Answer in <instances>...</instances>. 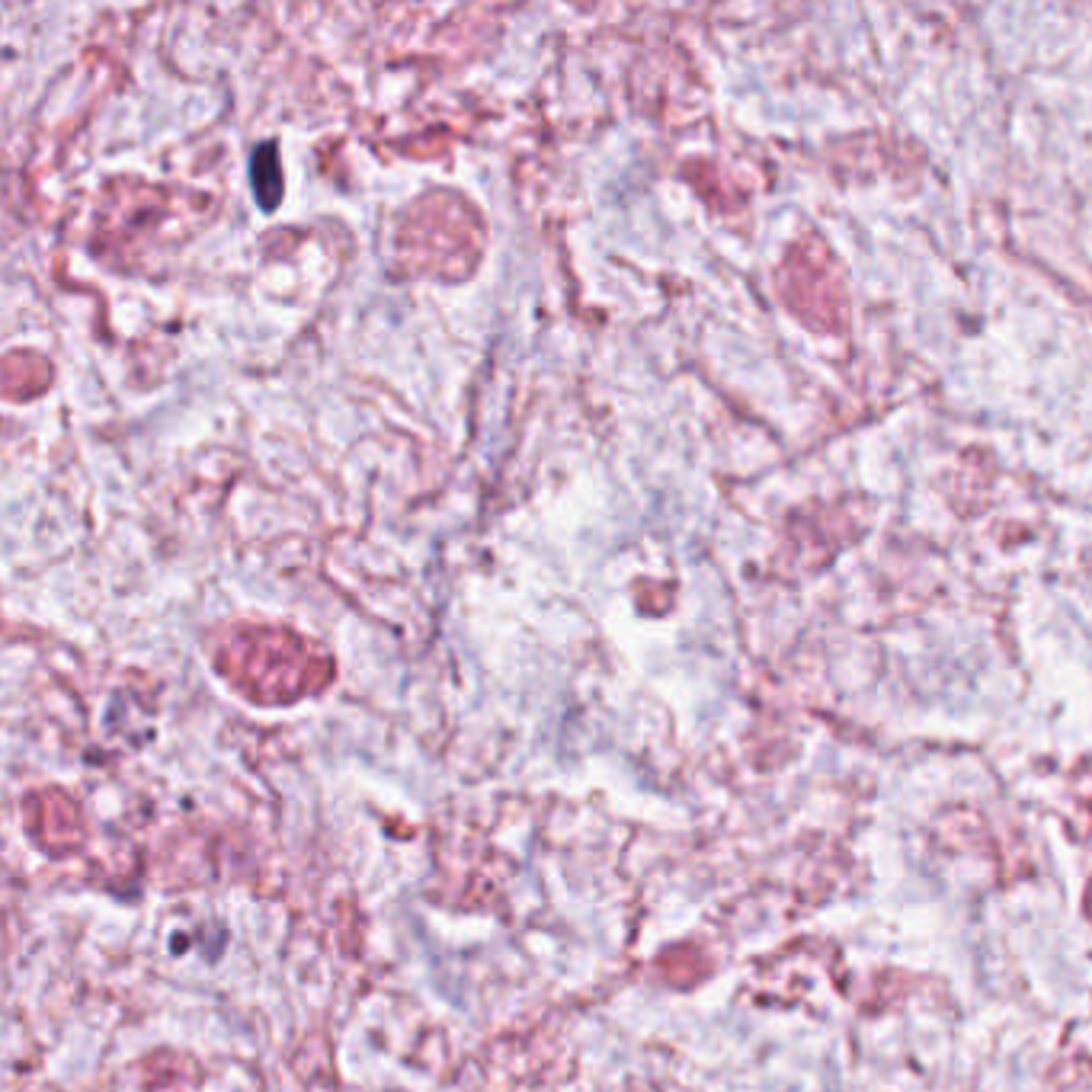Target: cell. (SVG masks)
I'll return each mask as SVG.
<instances>
[{"label":"cell","instance_id":"obj_1","mask_svg":"<svg viewBox=\"0 0 1092 1092\" xmlns=\"http://www.w3.org/2000/svg\"><path fill=\"white\" fill-rule=\"evenodd\" d=\"M259 157H263L266 170H259L256 164H250V173H253V195L259 199V205H263L266 211L276 208V199H280V170H276V157H272V144H263L259 148Z\"/></svg>","mask_w":1092,"mask_h":1092}]
</instances>
